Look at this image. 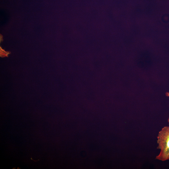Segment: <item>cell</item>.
Listing matches in <instances>:
<instances>
[{
    "label": "cell",
    "mask_w": 169,
    "mask_h": 169,
    "mask_svg": "<svg viewBox=\"0 0 169 169\" xmlns=\"http://www.w3.org/2000/svg\"><path fill=\"white\" fill-rule=\"evenodd\" d=\"M166 95L167 96H169V92H166ZM168 121L169 123V118H168Z\"/></svg>",
    "instance_id": "cell-3"
},
{
    "label": "cell",
    "mask_w": 169,
    "mask_h": 169,
    "mask_svg": "<svg viewBox=\"0 0 169 169\" xmlns=\"http://www.w3.org/2000/svg\"><path fill=\"white\" fill-rule=\"evenodd\" d=\"M0 54L1 56H6L7 54V52H5L4 50H3L2 49H1Z\"/></svg>",
    "instance_id": "cell-2"
},
{
    "label": "cell",
    "mask_w": 169,
    "mask_h": 169,
    "mask_svg": "<svg viewBox=\"0 0 169 169\" xmlns=\"http://www.w3.org/2000/svg\"><path fill=\"white\" fill-rule=\"evenodd\" d=\"M157 148L160 149L159 154L156 156V159L164 161L169 159V126L162 128L158 133Z\"/></svg>",
    "instance_id": "cell-1"
}]
</instances>
